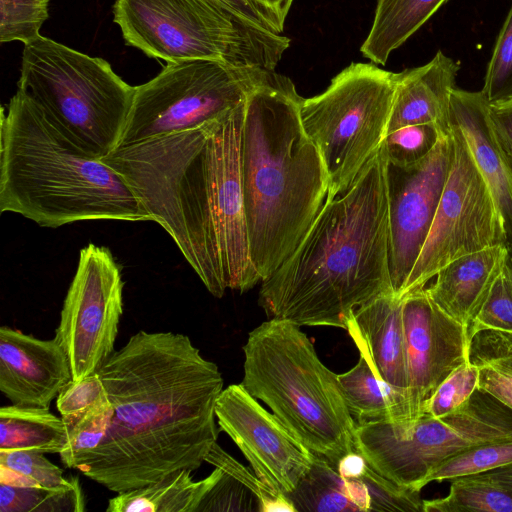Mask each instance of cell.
<instances>
[{
  "mask_svg": "<svg viewBox=\"0 0 512 512\" xmlns=\"http://www.w3.org/2000/svg\"><path fill=\"white\" fill-rule=\"evenodd\" d=\"M112 404L101 444L77 468L109 491L198 469L219 429L217 365L187 335L140 330L97 371Z\"/></svg>",
  "mask_w": 512,
  "mask_h": 512,
  "instance_id": "obj_1",
  "label": "cell"
},
{
  "mask_svg": "<svg viewBox=\"0 0 512 512\" xmlns=\"http://www.w3.org/2000/svg\"><path fill=\"white\" fill-rule=\"evenodd\" d=\"M245 102L219 119L118 147L101 159L217 298L262 281L250 256L241 185Z\"/></svg>",
  "mask_w": 512,
  "mask_h": 512,
  "instance_id": "obj_2",
  "label": "cell"
},
{
  "mask_svg": "<svg viewBox=\"0 0 512 512\" xmlns=\"http://www.w3.org/2000/svg\"><path fill=\"white\" fill-rule=\"evenodd\" d=\"M383 146L344 192L326 202L300 244L261 282L268 319L345 329L353 310L391 293Z\"/></svg>",
  "mask_w": 512,
  "mask_h": 512,
  "instance_id": "obj_3",
  "label": "cell"
},
{
  "mask_svg": "<svg viewBox=\"0 0 512 512\" xmlns=\"http://www.w3.org/2000/svg\"><path fill=\"white\" fill-rule=\"evenodd\" d=\"M302 100L290 78L270 71L245 102L241 185L250 256L262 281L294 252L328 196L325 164L301 122Z\"/></svg>",
  "mask_w": 512,
  "mask_h": 512,
  "instance_id": "obj_4",
  "label": "cell"
},
{
  "mask_svg": "<svg viewBox=\"0 0 512 512\" xmlns=\"http://www.w3.org/2000/svg\"><path fill=\"white\" fill-rule=\"evenodd\" d=\"M0 212L48 228L151 221L123 178L72 142L20 90L1 109Z\"/></svg>",
  "mask_w": 512,
  "mask_h": 512,
  "instance_id": "obj_5",
  "label": "cell"
},
{
  "mask_svg": "<svg viewBox=\"0 0 512 512\" xmlns=\"http://www.w3.org/2000/svg\"><path fill=\"white\" fill-rule=\"evenodd\" d=\"M242 385L264 402L290 433L314 455L336 470L356 452L357 424L339 377L318 357L299 326L268 319L243 347Z\"/></svg>",
  "mask_w": 512,
  "mask_h": 512,
  "instance_id": "obj_6",
  "label": "cell"
},
{
  "mask_svg": "<svg viewBox=\"0 0 512 512\" xmlns=\"http://www.w3.org/2000/svg\"><path fill=\"white\" fill-rule=\"evenodd\" d=\"M113 20L126 45L167 63L212 60L275 71L290 39L220 0H116Z\"/></svg>",
  "mask_w": 512,
  "mask_h": 512,
  "instance_id": "obj_7",
  "label": "cell"
},
{
  "mask_svg": "<svg viewBox=\"0 0 512 512\" xmlns=\"http://www.w3.org/2000/svg\"><path fill=\"white\" fill-rule=\"evenodd\" d=\"M18 90L99 160L118 148L135 94L105 59L42 35L24 45Z\"/></svg>",
  "mask_w": 512,
  "mask_h": 512,
  "instance_id": "obj_8",
  "label": "cell"
},
{
  "mask_svg": "<svg viewBox=\"0 0 512 512\" xmlns=\"http://www.w3.org/2000/svg\"><path fill=\"white\" fill-rule=\"evenodd\" d=\"M512 441V410L477 389L457 411L442 418L375 421L357 425L355 450L380 475L421 491L444 460L477 445Z\"/></svg>",
  "mask_w": 512,
  "mask_h": 512,
  "instance_id": "obj_9",
  "label": "cell"
},
{
  "mask_svg": "<svg viewBox=\"0 0 512 512\" xmlns=\"http://www.w3.org/2000/svg\"><path fill=\"white\" fill-rule=\"evenodd\" d=\"M396 73L351 63L320 94L303 98V128L320 151L328 195L347 190L380 149L388 131Z\"/></svg>",
  "mask_w": 512,
  "mask_h": 512,
  "instance_id": "obj_10",
  "label": "cell"
},
{
  "mask_svg": "<svg viewBox=\"0 0 512 512\" xmlns=\"http://www.w3.org/2000/svg\"><path fill=\"white\" fill-rule=\"evenodd\" d=\"M269 72L212 60L167 63L154 78L135 86L132 107L118 147L186 131L219 119L242 105Z\"/></svg>",
  "mask_w": 512,
  "mask_h": 512,
  "instance_id": "obj_11",
  "label": "cell"
},
{
  "mask_svg": "<svg viewBox=\"0 0 512 512\" xmlns=\"http://www.w3.org/2000/svg\"><path fill=\"white\" fill-rule=\"evenodd\" d=\"M454 155L430 231L402 298L421 289L451 261L506 244L501 216L460 129L451 121Z\"/></svg>",
  "mask_w": 512,
  "mask_h": 512,
  "instance_id": "obj_12",
  "label": "cell"
},
{
  "mask_svg": "<svg viewBox=\"0 0 512 512\" xmlns=\"http://www.w3.org/2000/svg\"><path fill=\"white\" fill-rule=\"evenodd\" d=\"M123 288L121 268L107 247L90 243L80 250L54 337L67 354L72 379L96 373L115 351Z\"/></svg>",
  "mask_w": 512,
  "mask_h": 512,
  "instance_id": "obj_13",
  "label": "cell"
},
{
  "mask_svg": "<svg viewBox=\"0 0 512 512\" xmlns=\"http://www.w3.org/2000/svg\"><path fill=\"white\" fill-rule=\"evenodd\" d=\"M453 155L449 130L417 163L397 165L386 159L389 271L392 294L398 299H402L404 286L430 231Z\"/></svg>",
  "mask_w": 512,
  "mask_h": 512,
  "instance_id": "obj_14",
  "label": "cell"
},
{
  "mask_svg": "<svg viewBox=\"0 0 512 512\" xmlns=\"http://www.w3.org/2000/svg\"><path fill=\"white\" fill-rule=\"evenodd\" d=\"M215 414L220 429L237 445L255 475L276 494L293 492L311 469L316 455L242 384L222 390Z\"/></svg>",
  "mask_w": 512,
  "mask_h": 512,
  "instance_id": "obj_15",
  "label": "cell"
},
{
  "mask_svg": "<svg viewBox=\"0 0 512 512\" xmlns=\"http://www.w3.org/2000/svg\"><path fill=\"white\" fill-rule=\"evenodd\" d=\"M406 346L407 421H416L438 386L468 361L467 327L445 314L426 287L402 298Z\"/></svg>",
  "mask_w": 512,
  "mask_h": 512,
  "instance_id": "obj_16",
  "label": "cell"
},
{
  "mask_svg": "<svg viewBox=\"0 0 512 512\" xmlns=\"http://www.w3.org/2000/svg\"><path fill=\"white\" fill-rule=\"evenodd\" d=\"M71 380L69 359L55 338L0 328V391L12 404L49 409Z\"/></svg>",
  "mask_w": 512,
  "mask_h": 512,
  "instance_id": "obj_17",
  "label": "cell"
},
{
  "mask_svg": "<svg viewBox=\"0 0 512 512\" xmlns=\"http://www.w3.org/2000/svg\"><path fill=\"white\" fill-rule=\"evenodd\" d=\"M345 330L376 376L390 388L397 405V422H406L408 375L402 299L391 293L372 299L351 312Z\"/></svg>",
  "mask_w": 512,
  "mask_h": 512,
  "instance_id": "obj_18",
  "label": "cell"
},
{
  "mask_svg": "<svg viewBox=\"0 0 512 512\" xmlns=\"http://www.w3.org/2000/svg\"><path fill=\"white\" fill-rule=\"evenodd\" d=\"M481 91L454 88L450 118L462 132L476 166L487 184L502 219L506 243L512 248V167L494 140Z\"/></svg>",
  "mask_w": 512,
  "mask_h": 512,
  "instance_id": "obj_19",
  "label": "cell"
},
{
  "mask_svg": "<svg viewBox=\"0 0 512 512\" xmlns=\"http://www.w3.org/2000/svg\"><path fill=\"white\" fill-rule=\"evenodd\" d=\"M458 62L438 51L428 63L396 73L387 134L408 125L431 123L450 130V98Z\"/></svg>",
  "mask_w": 512,
  "mask_h": 512,
  "instance_id": "obj_20",
  "label": "cell"
},
{
  "mask_svg": "<svg viewBox=\"0 0 512 512\" xmlns=\"http://www.w3.org/2000/svg\"><path fill=\"white\" fill-rule=\"evenodd\" d=\"M508 255L506 244L463 255L436 274L427 292L445 314L468 328Z\"/></svg>",
  "mask_w": 512,
  "mask_h": 512,
  "instance_id": "obj_21",
  "label": "cell"
},
{
  "mask_svg": "<svg viewBox=\"0 0 512 512\" xmlns=\"http://www.w3.org/2000/svg\"><path fill=\"white\" fill-rule=\"evenodd\" d=\"M212 464L211 484L197 511H293L290 500L276 494L217 442L205 458Z\"/></svg>",
  "mask_w": 512,
  "mask_h": 512,
  "instance_id": "obj_22",
  "label": "cell"
},
{
  "mask_svg": "<svg viewBox=\"0 0 512 512\" xmlns=\"http://www.w3.org/2000/svg\"><path fill=\"white\" fill-rule=\"evenodd\" d=\"M447 0H377L369 33L360 47L374 64L385 65Z\"/></svg>",
  "mask_w": 512,
  "mask_h": 512,
  "instance_id": "obj_23",
  "label": "cell"
},
{
  "mask_svg": "<svg viewBox=\"0 0 512 512\" xmlns=\"http://www.w3.org/2000/svg\"><path fill=\"white\" fill-rule=\"evenodd\" d=\"M192 470H177L138 489L117 493L107 512H196L209 489L211 475L194 481Z\"/></svg>",
  "mask_w": 512,
  "mask_h": 512,
  "instance_id": "obj_24",
  "label": "cell"
},
{
  "mask_svg": "<svg viewBox=\"0 0 512 512\" xmlns=\"http://www.w3.org/2000/svg\"><path fill=\"white\" fill-rule=\"evenodd\" d=\"M68 442L67 427L48 408L10 404L0 408V450L61 453Z\"/></svg>",
  "mask_w": 512,
  "mask_h": 512,
  "instance_id": "obj_25",
  "label": "cell"
},
{
  "mask_svg": "<svg viewBox=\"0 0 512 512\" xmlns=\"http://www.w3.org/2000/svg\"><path fill=\"white\" fill-rule=\"evenodd\" d=\"M468 361L478 368V388L512 410V333H475L468 342Z\"/></svg>",
  "mask_w": 512,
  "mask_h": 512,
  "instance_id": "obj_26",
  "label": "cell"
},
{
  "mask_svg": "<svg viewBox=\"0 0 512 512\" xmlns=\"http://www.w3.org/2000/svg\"><path fill=\"white\" fill-rule=\"evenodd\" d=\"M349 411L357 425L375 421H398L390 388L380 380L364 356L349 371L338 375Z\"/></svg>",
  "mask_w": 512,
  "mask_h": 512,
  "instance_id": "obj_27",
  "label": "cell"
},
{
  "mask_svg": "<svg viewBox=\"0 0 512 512\" xmlns=\"http://www.w3.org/2000/svg\"><path fill=\"white\" fill-rule=\"evenodd\" d=\"M423 512H512V495L483 472L451 480L445 497L423 500Z\"/></svg>",
  "mask_w": 512,
  "mask_h": 512,
  "instance_id": "obj_28",
  "label": "cell"
},
{
  "mask_svg": "<svg viewBox=\"0 0 512 512\" xmlns=\"http://www.w3.org/2000/svg\"><path fill=\"white\" fill-rule=\"evenodd\" d=\"M286 497L295 512L359 511L349 497L344 478L327 460L318 456L296 489Z\"/></svg>",
  "mask_w": 512,
  "mask_h": 512,
  "instance_id": "obj_29",
  "label": "cell"
},
{
  "mask_svg": "<svg viewBox=\"0 0 512 512\" xmlns=\"http://www.w3.org/2000/svg\"><path fill=\"white\" fill-rule=\"evenodd\" d=\"M84 495L77 477L63 488L16 487L0 483V512H82Z\"/></svg>",
  "mask_w": 512,
  "mask_h": 512,
  "instance_id": "obj_30",
  "label": "cell"
},
{
  "mask_svg": "<svg viewBox=\"0 0 512 512\" xmlns=\"http://www.w3.org/2000/svg\"><path fill=\"white\" fill-rule=\"evenodd\" d=\"M112 416V404L106 394L84 412L63 420L68 431V442L60 453L68 468L77 469L101 444Z\"/></svg>",
  "mask_w": 512,
  "mask_h": 512,
  "instance_id": "obj_31",
  "label": "cell"
},
{
  "mask_svg": "<svg viewBox=\"0 0 512 512\" xmlns=\"http://www.w3.org/2000/svg\"><path fill=\"white\" fill-rule=\"evenodd\" d=\"M509 464H512V441L477 445L440 463L426 478V485L433 481H451L491 471Z\"/></svg>",
  "mask_w": 512,
  "mask_h": 512,
  "instance_id": "obj_32",
  "label": "cell"
},
{
  "mask_svg": "<svg viewBox=\"0 0 512 512\" xmlns=\"http://www.w3.org/2000/svg\"><path fill=\"white\" fill-rule=\"evenodd\" d=\"M482 330L512 333V262L509 255L467 329L468 339Z\"/></svg>",
  "mask_w": 512,
  "mask_h": 512,
  "instance_id": "obj_33",
  "label": "cell"
},
{
  "mask_svg": "<svg viewBox=\"0 0 512 512\" xmlns=\"http://www.w3.org/2000/svg\"><path fill=\"white\" fill-rule=\"evenodd\" d=\"M48 5L49 0H0V42L27 45L40 37Z\"/></svg>",
  "mask_w": 512,
  "mask_h": 512,
  "instance_id": "obj_34",
  "label": "cell"
},
{
  "mask_svg": "<svg viewBox=\"0 0 512 512\" xmlns=\"http://www.w3.org/2000/svg\"><path fill=\"white\" fill-rule=\"evenodd\" d=\"M447 133L431 123L396 129L388 133L382 143L386 159L397 165L417 163L424 159Z\"/></svg>",
  "mask_w": 512,
  "mask_h": 512,
  "instance_id": "obj_35",
  "label": "cell"
},
{
  "mask_svg": "<svg viewBox=\"0 0 512 512\" xmlns=\"http://www.w3.org/2000/svg\"><path fill=\"white\" fill-rule=\"evenodd\" d=\"M481 93L489 104L512 98V6L496 40Z\"/></svg>",
  "mask_w": 512,
  "mask_h": 512,
  "instance_id": "obj_36",
  "label": "cell"
},
{
  "mask_svg": "<svg viewBox=\"0 0 512 512\" xmlns=\"http://www.w3.org/2000/svg\"><path fill=\"white\" fill-rule=\"evenodd\" d=\"M353 478L358 479L366 489L369 511L423 512L420 491L397 485L368 464Z\"/></svg>",
  "mask_w": 512,
  "mask_h": 512,
  "instance_id": "obj_37",
  "label": "cell"
},
{
  "mask_svg": "<svg viewBox=\"0 0 512 512\" xmlns=\"http://www.w3.org/2000/svg\"><path fill=\"white\" fill-rule=\"evenodd\" d=\"M478 368L467 361L452 372L435 390L424 414L442 418L460 409L478 389Z\"/></svg>",
  "mask_w": 512,
  "mask_h": 512,
  "instance_id": "obj_38",
  "label": "cell"
},
{
  "mask_svg": "<svg viewBox=\"0 0 512 512\" xmlns=\"http://www.w3.org/2000/svg\"><path fill=\"white\" fill-rule=\"evenodd\" d=\"M0 465L34 480L40 487L63 488L69 486L74 476L65 478L64 471L43 456L28 450H0Z\"/></svg>",
  "mask_w": 512,
  "mask_h": 512,
  "instance_id": "obj_39",
  "label": "cell"
},
{
  "mask_svg": "<svg viewBox=\"0 0 512 512\" xmlns=\"http://www.w3.org/2000/svg\"><path fill=\"white\" fill-rule=\"evenodd\" d=\"M106 394L104 384L96 372L82 379L69 381L60 390L56 406L65 421L84 412Z\"/></svg>",
  "mask_w": 512,
  "mask_h": 512,
  "instance_id": "obj_40",
  "label": "cell"
},
{
  "mask_svg": "<svg viewBox=\"0 0 512 512\" xmlns=\"http://www.w3.org/2000/svg\"><path fill=\"white\" fill-rule=\"evenodd\" d=\"M490 131L512 167V98L487 105Z\"/></svg>",
  "mask_w": 512,
  "mask_h": 512,
  "instance_id": "obj_41",
  "label": "cell"
},
{
  "mask_svg": "<svg viewBox=\"0 0 512 512\" xmlns=\"http://www.w3.org/2000/svg\"><path fill=\"white\" fill-rule=\"evenodd\" d=\"M233 11L253 23L273 32L282 34L285 23L267 7L254 0H220Z\"/></svg>",
  "mask_w": 512,
  "mask_h": 512,
  "instance_id": "obj_42",
  "label": "cell"
},
{
  "mask_svg": "<svg viewBox=\"0 0 512 512\" xmlns=\"http://www.w3.org/2000/svg\"><path fill=\"white\" fill-rule=\"evenodd\" d=\"M486 474L512 495V464L487 471Z\"/></svg>",
  "mask_w": 512,
  "mask_h": 512,
  "instance_id": "obj_43",
  "label": "cell"
},
{
  "mask_svg": "<svg viewBox=\"0 0 512 512\" xmlns=\"http://www.w3.org/2000/svg\"><path fill=\"white\" fill-rule=\"evenodd\" d=\"M255 2L267 7L273 13L277 15V17L285 23L288 12L291 8L293 0H254Z\"/></svg>",
  "mask_w": 512,
  "mask_h": 512,
  "instance_id": "obj_44",
  "label": "cell"
},
{
  "mask_svg": "<svg viewBox=\"0 0 512 512\" xmlns=\"http://www.w3.org/2000/svg\"><path fill=\"white\" fill-rule=\"evenodd\" d=\"M509 249V256H510V260L512 262V248H508Z\"/></svg>",
  "mask_w": 512,
  "mask_h": 512,
  "instance_id": "obj_45",
  "label": "cell"
}]
</instances>
